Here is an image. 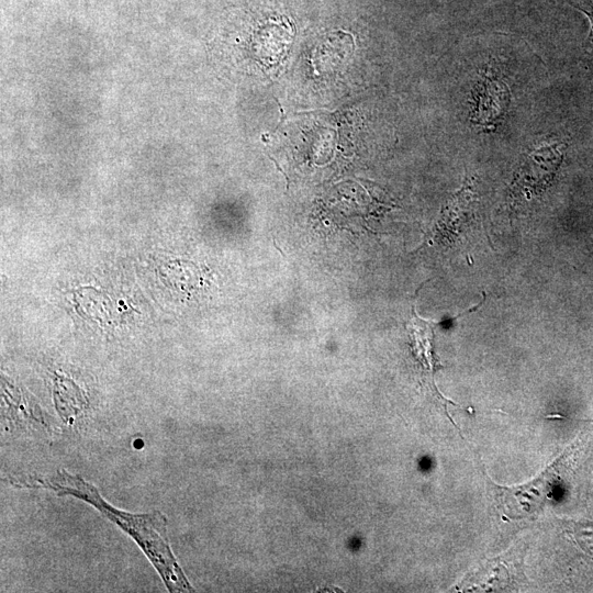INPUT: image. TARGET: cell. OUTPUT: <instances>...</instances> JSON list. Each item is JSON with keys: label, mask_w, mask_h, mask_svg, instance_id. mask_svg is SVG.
I'll return each instance as SVG.
<instances>
[{"label": "cell", "mask_w": 593, "mask_h": 593, "mask_svg": "<svg viewBox=\"0 0 593 593\" xmlns=\"http://www.w3.org/2000/svg\"><path fill=\"white\" fill-rule=\"evenodd\" d=\"M46 488L58 495H72L93 505L110 521L128 534L150 560L170 592L193 591L170 548L167 518L155 511L146 514L122 512L99 494L98 490L79 475L60 470L51 479H33L23 486Z\"/></svg>", "instance_id": "cell-1"}, {"label": "cell", "mask_w": 593, "mask_h": 593, "mask_svg": "<svg viewBox=\"0 0 593 593\" xmlns=\"http://www.w3.org/2000/svg\"><path fill=\"white\" fill-rule=\"evenodd\" d=\"M575 448L577 446L569 447L540 475L527 484L516 488L497 486L499 500L506 514L510 517H524L540 511Z\"/></svg>", "instance_id": "cell-2"}, {"label": "cell", "mask_w": 593, "mask_h": 593, "mask_svg": "<svg viewBox=\"0 0 593 593\" xmlns=\"http://www.w3.org/2000/svg\"><path fill=\"white\" fill-rule=\"evenodd\" d=\"M564 145L547 144L529 152L522 160L512 184V192L527 198L551 183L563 158Z\"/></svg>", "instance_id": "cell-3"}, {"label": "cell", "mask_w": 593, "mask_h": 593, "mask_svg": "<svg viewBox=\"0 0 593 593\" xmlns=\"http://www.w3.org/2000/svg\"><path fill=\"white\" fill-rule=\"evenodd\" d=\"M508 99V90L503 81L494 76H484L474 92L473 120L491 125L503 114Z\"/></svg>", "instance_id": "cell-4"}, {"label": "cell", "mask_w": 593, "mask_h": 593, "mask_svg": "<svg viewBox=\"0 0 593 593\" xmlns=\"http://www.w3.org/2000/svg\"><path fill=\"white\" fill-rule=\"evenodd\" d=\"M573 5L584 12L591 22V33L589 40L593 43V0H572Z\"/></svg>", "instance_id": "cell-5"}]
</instances>
